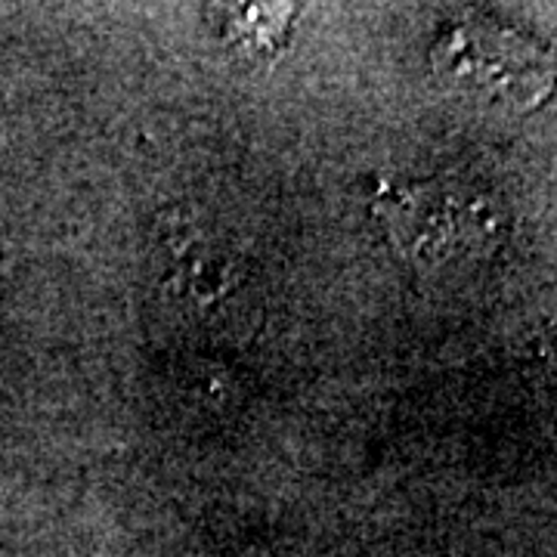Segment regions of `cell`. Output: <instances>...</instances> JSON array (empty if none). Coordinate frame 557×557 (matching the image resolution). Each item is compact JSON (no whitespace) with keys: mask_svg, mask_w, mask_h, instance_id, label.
I'll return each mask as SVG.
<instances>
[{"mask_svg":"<svg viewBox=\"0 0 557 557\" xmlns=\"http://www.w3.org/2000/svg\"><path fill=\"white\" fill-rule=\"evenodd\" d=\"M391 220V230L412 258H437L458 239V205L437 189H397L391 205L381 211Z\"/></svg>","mask_w":557,"mask_h":557,"instance_id":"6da1fadb","label":"cell"},{"mask_svg":"<svg viewBox=\"0 0 557 557\" xmlns=\"http://www.w3.org/2000/svg\"><path fill=\"white\" fill-rule=\"evenodd\" d=\"M174 255L183 258L180 260L177 282H183V288L193 298H199L201 304L226 298L233 292V285L239 282L236 263L226 258L223 251H211V248L199 245V251L196 248H189V251L174 248Z\"/></svg>","mask_w":557,"mask_h":557,"instance_id":"7a4b0ae2","label":"cell"}]
</instances>
